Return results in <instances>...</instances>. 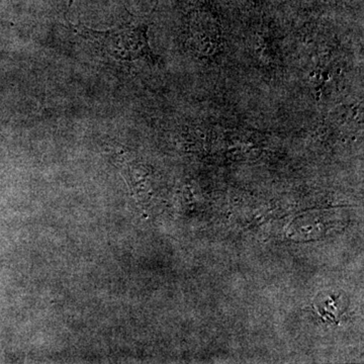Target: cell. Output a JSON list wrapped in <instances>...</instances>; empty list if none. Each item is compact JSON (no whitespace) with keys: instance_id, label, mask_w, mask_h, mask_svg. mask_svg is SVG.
Returning <instances> with one entry per match:
<instances>
[{"instance_id":"cell-1","label":"cell","mask_w":364,"mask_h":364,"mask_svg":"<svg viewBox=\"0 0 364 364\" xmlns=\"http://www.w3.org/2000/svg\"><path fill=\"white\" fill-rule=\"evenodd\" d=\"M79 30L85 38H90L97 43L102 51L117 60L133 61L149 53L145 28L142 30L141 28L124 26L105 32H97L80 26Z\"/></svg>"}]
</instances>
